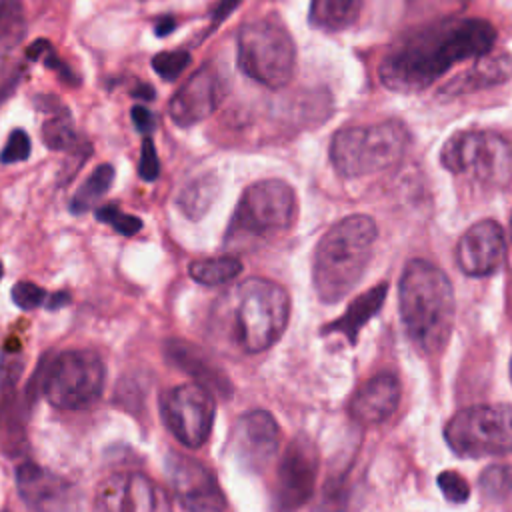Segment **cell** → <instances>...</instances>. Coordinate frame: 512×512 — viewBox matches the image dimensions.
Wrapping results in <instances>:
<instances>
[{
  "label": "cell",
  "mask_w": 512,
  "mask_h": 512,
  "mask_svg": "<svg viewBox=\"0 0 512 512\" xmlns=\"http://www.w3.org/2000/svg\"><path fill=\"white\" fill-rule=\"evenodd\" d=\"M364 6V0H312L310 24L324 32H338L350 28Z\"/></svg>",
  "instance_id": "23"
},
{
  "label": "cell",
  "mask_w": 512,
  "mask_h": 512,
  "mask_svg": "<svg viewBox=\"0 0 512 512\" xmlns=\"http://www.w3.org/2000/svg\"><path fill=\"white\" fill-rule=\"evenodd\" d=\"M138 174L142 180L152 182L158 178L160 174V162H158V154L154 148V142L150 138L142 140V148H140V162H138Z\"/></svg>",
  "instance_id": "35"
},
{
  "label": "cell",
  "mask_w": 512,
  "mask_h": 512,
  "mask_svg": "<svg viewBox=\"0 0 512 512\" xmlns=\"http://www.w3.org/2000/svg\"><path fill=\"white\" fill-rule=\"evenodd\" d=\"M438 486L444 494L446 500L454 502V504H460L464 502L468 496H470V486L468 482L458 474V472H452V470H444L440 476H438Z\"/></svg>",
  "instance_id": "33"
},
{
  "label": "cell",
  "mask_w": 512,
  "mask_h": 512,
  "mask_svg": "<svg viewBox=\"0 0 512 512\" xmlns=\"http://www.w3.org/2000/svg\"><path fill=\"white\" fill-rule=\"evenodd\" d=\"M496 30L482 18H448L394 44L380 62L382 84L392 92H420L454 64L492 50Z\"/></svg>",
  "instance_id": "1"
},
{
  "label": "cell",
  "mask_w": 512,
  "mask_h": 512,
  "mask_svg": "<svg viewBox=\"0 0 512 512\" xmlns=\"http://www.w3.org/2000/svg\"><path fill=\"white\" fill-rule=\"evenodd\" d=\"M170 488L188 512H226V496L212 470L192 456L170 452L164 462Z\"/></svg>",
  "instance_id": "12"
},
{
  "label": "cell",
  "mask_w": 512,
  "mask_h": 512,
  "mask_svg": "<svg viewBox=\"0 0 512 512\" xmlns=\"http://www.w3.org/2000/svg\"><path fill=\"white\" fill-rule=\"evenodd\" d=\"M456 264L468 276H488L506 258L504 230L494 220L472 224L456 244Z\"/></svg>",
  "instance_id": "17"
},
{
  "label": "cell",
  "mask_w": 512,
  "mask_h": 512,
  "mask_svg": "<svg viewBox=\"0 0 512 512\" xmlns=\"http://www.w3.org/2000/svg\"><path fill=\"white\" fill-rule=\"evenodd\" d=\"M16 488L32 512H78L82 502L80 490L68 478L36 462L16 468Z\"/></svg>",
  "instance_id": "15"
},
{
  "label": "cell",
  "mask_w": 512,
  "mask_h": 512,
  "mask_svg": "<svg viewBox=\"0 0 512 512\" xmlns=\"http://www.w3.org/2000/svg\"><path fill=\"white\" fill-rule=\"evenodd\" d=\"M104 380L106 368L96 352L66 350L42 374V392L56 408L82 410L100 398Z\"/></svg>",
  "instance_id": "10"
},
{
  "label": "cell",
  "mask_w": 512,
  "mask_h": 512,
  "mask_svg": "<svg viewBox=\"0 0 512 512\" xmlns=\"http://www.w3.org/2000/svg\"><path fill=\"white\" fill-rule=\"evenodd\" d=\"M400 396L402 386L394 374H376L354 392L348 412L358 424H380L394 414Z\"/></svg>",
  "instance_id": "19"
},
{
  "label": "cell",
  "mask_w": 512,
  "mask_h": 512,
  "mask_svg": "<svg viewBox=\"0 0 512 512\" xmlns=\"http://www.w3.org/2000/svg\"><path fill=\"white\" fill-rule=\"evenodd\" d=\"M164 356L174 368L192 376L196 384L208 388L212 394L224 398L230 394V382L226 374L198 346L180 338H170L164 344Z\"/></svg>",
  "instance_id": "20"
},
{
  "label": "cell",
  "mask_w": 512,
  "mask_h": 512,
  "mask_svg": "<svg viewBox=\"0 0 512 512\" xmlns=\"http://www.w3.org/2000/svg\"><path fill=\"white\" fill-rule=\"evenodd\" d=\"M512 78V56L508 52L498 54H482L474 58V64L464 72L456 74L444 88V96H462L470 92H478L484 88H492L496 84Z\"/></svg>",
  "instance_id": "21"
},
{
  "label": "cell",
  "mask_w": 512,
  "mask_h": 512,
  "mask_svg": "<svg viewBox=\"0 0 512 512\" xmlns=\"http://www.w3.org/2000/svg\"><path fill=\"white\" fill-rule=\"evenodd\" d=\"M174 26H176V22L166 16V18H162V20L156 24V34H158V36H166V34L172 32Z\"/></svg>",
  "instance_id": "38"
},
{
  "label": "cell",
  "mask_w": 512,
  "mask_h": 512,
  "mask_svg": "<svg viewBox=\"0 0 512 512\" xmlns=\"http://www.w3.org/2000/svg\"><path fill=\"white\" fill-rule=\"evenodd\" d=\"M68 294L66 292H56V294H52V296H48V300H46V304H48V308L50 310H56V308H60V306H64V304H68Z\"/></svg>",
  "instance_id": "37"
},
{
  "label": "cell",
  "mask_w": 512,
  "mask_h": 512,
  "mask_svg": "<svg viewBox=\"0 0 512 512\" xmlns=\"http://www.w3.org/2000/svg\"><path fill=\"white\" fill-rule=\"evenodd\" d=\"M510 300H512V290H510ZM510 378H512V362H510Z\"/></svg>",
  "instance_id": "40"
},
{
  "label": "cell",
  "mask_w": 512,
  "mask_h": 512,
  "mask_svg": "<svg viewBox=\"0 0 512 512\" xmlns=\"http://www.w3.org/2000/svg\"><path fill=\"white\" fill-rule=\"evenodd\" d=\"M94 512H172L164 488L140 472L108 474L96 488Z\"/></svg>",
  "instance_id": "14"
},
{
  "label": "cell",
  "mask_w": 512,
  "mask_h": 512,
  "mask_svg": "<svg viewBox=\"0 0 512 512\" xmlns=\"http://www.w3.org/2000/svg\"><path fill=\"white\" fill-rule=\"evenodd\" d=\"M112 180H114V168L110 164H100L76 190L70 202V210L74 214H82L90 210L96 204V200H100L108 192V188L112 186Z\"/></svg>",
  "instance_id": "27"
},
{
  "label": "cell",
  "mask_w": 512,
  "mask_h": 512,
  "mask_svg": "<svg viewBox=\"0 0 512 512\" xmlns=\"http://www.w3.org/2000/svg\"><path fill=\"white\" fill-rule=\"evenodd\" d=\"M218 194V182L214 176H200L186 184L178 196V206L180 210L192 218L198 220L206 214V210L212 206L214 198Z\"/></svg>",
  "instance_id": "25"
},
{
  "label": "cell",
  "mask_w": 512,
  "mask_h": 512,
  "mask_svg": "<svg viewBox=\"0 0 512 512\" xmlns=\"http://www.w3.org/2000/svg\"><path fill=\"white\" fill-rule=\"evenodd\" d=\"M440 162L446 170L486 186H506L512 180V146L496 132H456L442 146Z\"/></svg>",
  "instance_id": "8"
},
{
  "label": "cell",
  "mask_w": 512,
  "mask_h": 512,
  "mask_svg": "<svg viewBox=\"0 0 512 512\" xmlns=\"http://www.w3.org/2000/svg\"><path fill=\"white\" fill-rule=\"evenodd\" d=\"M480 484L484 488V492H488L490 496H506L508 492H512V468L508 466H490L484 470Z\"/></svg>",
  "instance_id": "31"
},
{
  "label": "cell",
  "mask_w": 512,
  "mask_h": 512,
  "mask_svg": "<svg viewBox=\"0 0 512 512\" xmlns=\"http://www.w3.org/2000/svg\"><path fill=\"white\" fill-rule=\"evenodd\" d=\"M2 274H4V268H2V264H0V278H2Z\"/></svg>",
  "instance_id": "41"
},
{
  "label": "cell",
  "mask_w": 512,
  "mask_h": 512,
  "mask_svg": "<svg viewBox=\"0 0 512 512\" xmlns=\"http://www.w3.org/2000/svg\"><path fill=\"white\" fill-rule=\"evenodd\" d=\"M376 236V224L366 214L346 216L324 232L312 262V282L322 302H338L356 286L372 258Z\"/></svg>",
  "instance_id": "4"
},
{
  "label": "cell",
  "mask_w": 512,
  "mask_h": 512,
  "mask_svg": "<svg viewBox=\"0 0 512 512\" xmlns=\"http://www.w3.org/2000/svg\"><path fill=\"white\" fill-rule=\"evenodd\" d=\"M238 66L254 82L278 90L294 76L296 46L278 22H248L238 32Z\"/></svg>",
  "instance_id": "7"
},
{
  "label": "cell",
  "mask_w": 512,
  "mask_h": 512,
  "mask_svg": "<svg viewBox=\"0 0 512 512\" xmlns=\"http://www.w3.org/2000/svg\"><path fill=\"white\" fill-rule=\"evenodd\" d=\"M42 142L50 150H74L78 146V136L74 130V122L66 110L54 112L40 130Z\"/></svg>",
  "instance_id": "28"
},
{
  "label": "cell",
  "mask_w": 512,
  "mask_h": 512,
  "mask_svg": "<svg viewBox=\"0 0 512 512\" xmlns=\"http://www.w3.org/2000/svg\"><path fill=\"white\" fill-rule=\"evenodd\" d=\"M318 474V450L314 442L306 436H296L282 452L276 484H274V504L278 512H296L302 508L316 484Z\"/></svg>",
  "instance_id": "13"
},
{
  "label": "cell",
  "mask_w": 512,
  "mask_h": 512,
  "mask_svg": "<svg viewBox=\"0 0 512 512\" xmlns=\"http://www.w3.org/2000/svg\"><path fill=\"white\" fill-rule=\"evenodd\" d=\"M296 210V194L288 182L258 180L242 192L226 230V244L246 246L274 240L292 228Z\"/></svg>",
  "instance_id": "5"
},
{
  "label": "cell",
  "mask_w": 512,
  "mask_h": 512,
  "mask_svg": "<svg viewBox=\"0 0 512 512\" xmlns=\"http://www.w3.org/2000/svg\"><path fill=\"white\" fill-rule=\"evenodd\" d=\"M510 234H512V218H510Z\"/></svg>",
  "instance_id": "42"
},
{
  "label": "cell",
  "mask_w": 512,
  "mask_h": 512,
  "mask_svg": "<svg viewBox=\"0 0 512 512\" xmlns=\"http://www.w3.org/2000/svg\"><path fill=\"white\" fill-rule=\"evenodd\" d=\"M190 64V54L186 50H172V52H160L152 58L154 72L164 80H176L184 68Z\"/></svg>",
  "instance_id": "30"
},
{
  "label": "cell",
  "mask_w": 512,
  "mask_h": 512,
  "mask_svg": "<svg viewBox=\"0 0 512 512\" xmlns=\"http://www.w3.org/2000/svg\"><path fill=\"white\" fill-rule=\"evenodd\" d=\"M386 292H388V284H378V286H374V288L362 292L360 296H356V298L348 304L346 312H344L340 318H336L334 322L326 324L322 332H324V334H334V332L344 334V336L348 338V342L354 344L356 338H358L360 328H362L372 316H376V314L380 312V308H382V304H384V300H386Z\"/></svg>",
  "instance_id": "22"
},
{
  "label": "cell",
  "mask_w": 512,
  "mask_h": 512,
  "mask_svg": "<svg viewBox=\"0 0 512 512\" xmlns=\"http://www.w3.org/2000/svg\"><path fill=\"white\" fill-rule=\"evenodd\" d=\"M448 446L462 458L512 452V406L488 404L456 412L444 426Z\"/></svg>",
  "instance_id": "9"
},
{
  "label": "cell",
  "mask_w": 512,
  "mask_h": 512,
  "mask_svg": "<svg viewBox=\"0 0 512 512\" xmlns=\"http://www.w3.org/2000/svg\"><path fill=\"white\" fill-rule=\"evenodd\" d=\"M160 414L172 436L186 448H200L214 424V394L196 384H178L160 398Z\"/></svg>",
  "instance_id": "11"
},
{
  "label": "cell",
  "mask_w": 512,
  "mask_h": 512,
  "mask_svg": "<svg viewBox=\"0 0 512 512\" xmlns=\"http://www.w3.org/2000/svg\"><path fill=\"white\" fill-rule=\"evenodd\" d=\"M408 130L398 120L340 128L330 142V160L344 178H358L394 166L406 152Z\"/></svg>",
  "instance_id": "6"
},
{
  "label": "cell",
  "mask_w": 512,
  "mask_h": 512,
  "mask_svg": "<svg viewBox=\"0 0 512 512\" xmlns=\"http://www.w3.org/2000/svg\"><path fill=\"white\" fill-rule=\"evenodd\" d=\"M26 36V16L20 0H0V58H6Z\"/></svg>",
  "instance_id": "26"
},
{
  "label": "cell",
  "mask_w": 512,
  "mask_h": 512,
  "mask_svg": "<svg viewBox=\"0 0 512 512\" xmlns=\"http://www.w3.org/2000/svg\"><path fill=\"white\" fill-rule=\"evenodd\" d=\"M288 318V292L272 280L248 278L216 300L210 330L228 352L258 354L282 336Z\"/></svg>",
  "instance_id": "2"
},
{
  "label": "cell",
  "mask_w": 512,
  "mask_h": 512,
  "mask_svg": "<svg viewBox=\"0 0 512 512\" xmlns=\"http://www.w3.org/2000/svg\"><path fill=\"white\" fill-rule=\"evenodd\" d=\"M30 156V138L24 130H14L8 140L4 150L0 152V162L12 164V162H22Z\"/></svg>",
  "instance_id": "34"
},
{
  "label": "cell",
  "mask_w": 512,
  "mask_h": 512,
  "mask_svg": "<svg viewBox=\"0 0 512 512\" xmlns=\"http://www.w3.org/2000/svg\"><path fill=\"white\" fill-rule=\"evenodd\" d=\"M236 4H238V0H224V2L220 4V8L214 12V18H224Z\"/></svg>",
  "instance_id": "39"
},
{
  "label": "cell",
  "mask_w": 512,
  "mask_h": 512,
  "mask_svg": "<svg viewBox=\"0 0 512 512\" xmlns=\"http://www.w3.org/2000/svg\"><path fill=\"white\" fill-rule=\"evenodd\" d=\"M398 306L412 344L426 354L440 352L454 326V290L444 270L426 260H410L398 286Z\"/></svg>",
  "instance_id": "3"
},
{
  "label": "cell",
  "mask_w": 512,
  "mask_h": 512,
  "mask_svg": "<svg viewBox=\"0 0 512 512\" xmlns=\"http://www.w3.org/2000/svg\"><path fill=\"white\" fill-rule=\"evenodd\" d=\"M224 86L212 66L196 70L170 98L168 114L178 126H192L208 118L220 104Z\"/></svg>",
  "instance_id": "18"
},
{
  "label": "cell",
  "mask_w": 512,
  "mask_h": 512,
  "mask_svg": "<svg viewBox=\"0 0 512 512\" xmlns=\"http://www.w3.org/2000/svg\"><path fill=\"white\" fill-rule=\"evenodd\" d=\"M188 272L198 284L218 286V284L234 280L242 272V262L232 254L202 258V260L192 262Z\"/></svg>",
  "instance_id": "24"
},
{
  "label": "cell",
  "mask_w": 512,
  "mask_h": 512,
  "mask_svg": "<svg viewBox=\"0 0 512 512\" xmlns=\"http://www.w3.org/2000/svg\"><path fill=\"white\" fill-rule=\"evenodd\" d=\"M280 446V428L266 410H250L238 416L230 432V450L240 468L260 472Z\"/></svg>",
  "instance_id": "16"
},
{
  "label": "cell",
  "mask_w": 512,
  "mask_h": 512,
  "mask_svg": "<svg viewBox=\"0 0 512 512\" xmlns=\"http://www.w3.org/2000/svg\"><path fill=\"white\" fill-rule=\"evenodd\" d=\"M132 122L140 132H150L154 128V114L144 106L132 108Z\"/></svg>",
  "instance_id": "36"
},
{
  "label": "cell",
  "mask_w": 512,
  "mask_h": 512,
  "mask_svg": "<svg viewBox=\"0 0 512 512\" xmlns=\"http://www.w3.org/2000/svg\"><path fill=\"white\" fill-rule=\"evenodd\" d=\"M46 296L48 294L38 284L26 282V280L16 282V286L12 288V300L22 310H34L42 306L46 302Z\"/></svg>",
  "instance_id": "32"
},
{
  "label": "cell",
  "mask_w": 512,
  "mask_h": 512,
  "mask_svg": "<svg viewBox=\"0 0 512 512\" xmlns=\"http://www.w3.org/2000/svg\"><path fill=\"white\" fill-rule=\"evenodd\" d=\"M96 218L100 222L110 224L122 236H134L142 228V220L140 218L118 210V206H114V204H106V206L98 208L96 210Z\"/></svg>",
  "instance_id": "29"
}]
</instances>
